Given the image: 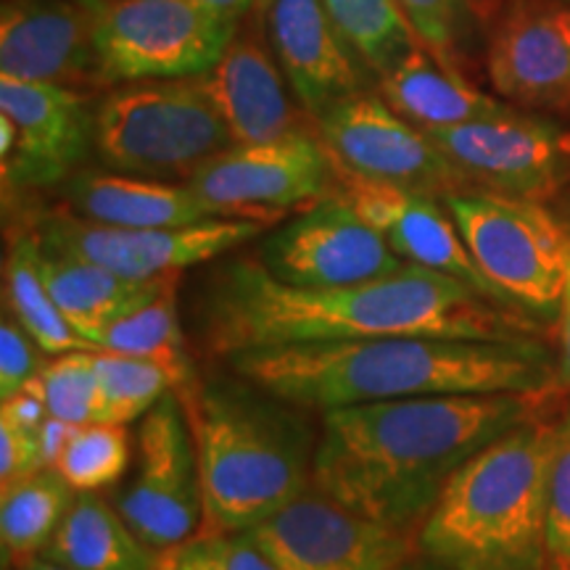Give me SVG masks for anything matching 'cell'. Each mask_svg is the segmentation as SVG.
Segmentation results:
<instances>
[{"label": "cell", "instance_id": "obj_36", "mask_svg": "<svg viewBox=\"0 0 570 570\" xmlns=\"http://www.w3.org/2000/svg\"><path fill=\"white\" fill-rule=\"evenodd\" d=\"M38 344L13 317L0 323V399H9L30 386L40 373Z\"/></svg>", "mask_w": 570, "mask_h": 570}, {"label": "cell", "instance_id": "obj_42", "mask_svg": "<svg viewBox=\"0 0 570 570\" xmlns=\"http://www.w3.org/2000/svg\"><path fill=\"white\" fill-rule=\"evenodd\" d=\"M394 570H452V568L441 566L439 560H433V558H428V554L417 552L415 558H410L407 562H402V566L394 568Z\"/></svg>", "mask_w": 570, "mask_h": 570}, {"label": "cell", "instance_id": "obj_18", "mask_svg": "<svg viewBox=\"0 0 570 570\" xmlns=\"http://www.w3.org/2000/svg\"><path fill=\"white\" fill-rule=\"evenodd\" d=\"M267 46L312 119L327 106L367 90L373 71L331 19L323 0H259Z\"/></svg>", "mask_w": 570, "mask_h": 570}, {"label": "cell", "instance_id": "obj_6", "mask_svg": "<svg viewBox=\"0 0 570 570\" xmlns=\"http://www.w3.org/2000/svg\"><path fill=\"white\" fill-rule=\"evenodd\" d=\"M230 146L202 77L125 82L96 106V154L114 173L190 180Z\"/></svg>", "mask_w": 570, "mask_h": 570}, {"label": "cell", "instance_id": "obj_5", "mask_svg": "<svg viewBox=\"0 0 570 570\" xmlns=\"http://www.w3.org/2000/svg\"><path fill=\"white\" fill-rule=\"evenodd\" d=\"M202 470V533L252 531L312 483L302 423L252 391L196 383L177 396Z\"/></svg>", "mask_w": 570, "mask_h": 570}, {"label": "cell", "instance_id": "obj_46", "mask_svg": "<svg viewBox=\"0 0 570 570\" xmlns=\"http://www.w3.org/2000/svg\"><path fill=\"white\" fill-rule=\"evenodd\" d=\"M566 570H570V568H566Z\"/></svg>", "mask_w": 570, "mask_h": 570}, {"label": "cell", "instance_id": "obj_10", "mask_svg": "<svg viewBox=\"0 0 570 570\" xmlns=\"http://www.w3.org/2000/svg\"><path fill=\"white\" fill-rule=\"evenodd\" d=\"M265 219L212 217L180 227H117L77 214L42 219L38 238L48 254L82 259L135 281H169L265 233Z\"/></svg>", "mask_w": 570, "mask_h": 570}, {"label": "cell", "instance_id": "obj_35", "mask_svg": "<svg viewBox=\"0 0 570 570\" xmlns=\"http://www.w3.org/2000/svg\"><path fill=\"white\" fill-rule=\"evenodd\" d=\"M547 547L550 570L570 568V417L558 423L547 483Z\"/></svg>", "mask_w": 570, "mask_h": 570}, {"label": "cell", "instance_id": "obj_31", "mask_svg": "<svg viewBox=\"0 0 570 570\" xmlns=\"http://www.w3.org/2000/svg\"><path fill=\"white\" fill-rule=\"evenodd\" d=\"M98 389H101V420L98 423L127 425L146 417V412L173 394V377L154 362L140 356L96 348Z\"/></svg>", "mask_w": 570, "mask_h": 570}, {"label": "cell", "instance_id": "obj_22", "mask_svg": "<svg viewBox=\"0 0 570 570\" xmlns=\"http://www.w3.org/2000/svg\"><path fill=\"white\" fill-rule=\"evenodd\" d=\"M71 214L117 227H180L219 217L188 183L122 173H77L63 183Z\"/></svg>", "mask_w": 570, "mask_h": 570}, {"label": "cell", "instance_id": "obj_7", "mask_svg": "<svg viewBox=\"0 0 570 570\" xmlns=\"http://www.w3.org/2000/svg\"><path fill=\"white\" fill-rule=\"evenodd\" d=\"M444 204L499 294L533 320H558L570 256V230L558 212L483 190H460Z\"/></svg>", "mask_w": 570, "mask_h": 570}, {"label": "cell", "instance_id": "obj_41", "mask_svg": "<svg viewBox=\"0 0 570 570\" xmlns=\"http://www.w3.org/2000/svg\"><path fill=\"white\" fill-rule=\"evenodd\" d=\"M196 3H202L204 9L219 13L223 19H230L238 24V19L246 17L252 9H256L259 0H196Z\"/></svg>", "mask_w": 570, "mask_h": 570}, {"label": "cell", "instance_id": "obj_38", "mask_svg": "<svg viewBox=\"0 0 570 570\" xmlns=\"http://www.w3.org/2000/svg\"><path fill=\"white\" fill-rule=\"evenodd\" d=\"M46 402H42L32 389H24L19 391V394L3 399V407H0V420H6V423L17 428H24V431H38V428L46 423Z\"/></svg>", "mask_w": 570, "mask_h": 570}, {"label": "cell", "instance_id": "obj_29", "mask_svg": "<svg viewBox=\"0 0 570 570\" xmlns=\"http://www.w3.org/2000/svg\"><path fill=\"white\" fill-rule=\"evenodd\" d=\"M331 19L375 77H383L417 46L407 13L396 0H323Z\"/></svg>", "mask_w": 570, "mask_h": 570}, {"label": "cell", "instance_id": "obj_16", "mask_svg": "<svg viewBox=\"0 0 570 570\" xmlns=\"http://www.w3.org/2000/svg\"><path fill=\"white\" fill-rule=\"evenodd\" d=\"M262 265L294 285H352L402 269L394 248L341 194L306 206L262 244Z\"/></svg>", "mask_w": 570, "mask_h": 570}, {"label": "cell", "instance_id": "obj_24", "mask_svg": "<svg viewBox=\"0 0 570 570\" xmlns=\"http://www.w3.org/2000/svg\"><path fill=\"white\" fill-rule=\"evenodd\" d=\"M40 267L61 315L92 348H96V338L111 323L130 315L138 306L159 296L164 288L177 283V277L135 281V277L117 275L106 267L90 265V262L48 254L46 248H42Z\"/></svg>", "mask_w": 570, "mask_h": 570}, {"label": "cell", "instance_id": "obj_21", "mask_svg": "<svg viewBox=\"0 0 570 570\" xmlns=\"http://www.w3.org/2000/svg\"><path fill=\"white\" fill-rule=\"evenodd\" d=\"M198 77L235 146L267 142L298 130L281 63L273 48L262 46L252 32H235L217 63Z\"/></svg>", "mask_w": 570, "mask_h": 570}, {"label": "cell", "instance_id": "obj_26", "mask_svg": "<svg viewBox=\"0 0 570 570\" xmlns=\"http://www.w3.org/2000/svg\"><path fill=\"white\" fill-rule=\"evenodd\" d=\"M96 348L140 356V360L164 367L173 377V391L177 396L196 386L194 362H190L180 317H177V283L106 327L96 338Z\"/></svg>", "mask_w": 570, "mask_h": 570}, {"label": "cell", "instance_id": "obj_20", "mask_svg": "<svg viewBox=\"0 0 570 570\" xmlns=\"http://www.w3.org/2000/svg\"><path fill=\"white\" fill-rule=\"evenodd\" d=\"M0 75L75 90L106 85L92 42V9L75 0H3Z\"/></svg>", "mask_w": 570, "mask_h": 570}, {"label": "cell", "instance_id": "obj_17", "mask_svg": "<svg viewBox=\"0 0 570 570\" xmlns=\"http://www.w3.org/2000/svg\"><path fill=\"white\" fill-rule=\"evenodd\" d=\"M487 75L502 101L570 109V0H504L487 38Z\"/></svg>", "mask_w": 570, "mask_h": 570}, {"label": "cell", "instance_id": "obj_39", "mask_svg": "<svg viewBox=\"0 0 570 570\" xmlns=\"http://www.w3.org/2000/svg\"><path fill=\"white\" fill-rule=\"evenodd\" d=\"M75 423H67V420H59L53 415L46 417V423L38 428V439H40V449H42V458H46L48 468H53V462L59 460V454L67 449V444L71 441V436L77 433Z\"/></svg>", "mask_w": 570, "mask_h": 570}, {"label": "cell", "instance_id": "obj_32", "mask_svg": "<svg viewBox=\"0 0 570 570\" xmlns=\"http://www.w3.org/2000/svg\"><path fill=\"white\" fill-rule=\"evenodd\" d=\"M132 444L125 425L90 423L80 425L67 449L53 462V470L77 494L101 491L122 479L130 465Z\"/></svg>", "mask_w": 570, "mask_h": 570}, {"label": "cell", "instance_id": "obj_2", "mask_svg": "<svg viewBox=\"0 0 570 570\" xmlns=\"http://www.w3.org/2000/svg\"><path fill=\"white\" fill-rule=\"evenodd\" d=\"M537 394H441L323 412L312 483L377 523L423 525L470 458L512 428L541 417Z\"/></svg>", "mask_w": 570, "mask_h": 570}, {"label": "cell", "instance_id": "obj_1", "mask_svg": "<svg viewBox=\"0 0 570 570\" xmlns=\"http://www.w3.org/2000/svg\"><path fill=\"white\" fill-rule=\"evenodd\" d=\"M537 323L465 281L417 265L352 285H294L262 259H235L214 273L202 304L206 348L227 360L383 336L525 341L537 336Z\"/></svg>", "mask_w": 570, "mask_h": 570}, {"label": "cell", "instance_id": "obj_13", "mask_svg": "<svg viewBox=\"0 0 570 570\" xmlns=\"http://www.w3.org/2000/svg\"><path fill=\"white\" fill-rule=\"evenodd\" d=\"M246 533L277 570H394L420 552L412 531L360 515L315 483Z\"/></svg>", "mask_w": 570, "mask_h": 570}, {"label": "cell", "instance_id": "obj_40", "mask_svg": "<svg viewBox=\"0 0 570 570\" xmlns=\"http://www.w3.org/2000/svg\"><path fill=\"white\" fill-rule=\"evenodd\" d=\"M560 352H558V386L570 389V256H568V275H566V291H562L560 302Z\"/></svg>", "mask_w": 570, "mask_h": 570}, {"label": "cell", "instance_id": "obj_45", "mask_svg": "<svg viewBox=\"0 0 570 570\" xmlns=\"http://www.w3.org/2000/svg\"><path fill=\"white\" fill-rule=\"evenodd\" d=\"M75 3H80V6H85V9H96L98 3H101V0H75Z\"/></svg>", "mask_w": 570, "mask_h": 570}, {"label": "cell", "instance_id": "obj_30", "mask_svg": "<svg viewBox=\"0 0 570 570\" xmlns=\"http://www.w3.org/2000/svg\"><path fill=\"white\" fill-rule=\"evenodd\" d=\"M407 13L420 42L462 69V59L479 40L489 38L504 0H396Z\"/></svg>", "mask_w": 570, "mask_h": 570}, {"label": "cell", "instance_id": "obj_23", "mask_svg": "<svg viewBox=\"0 0 570 570\" xmlns=\"http://www.w3.org/2000/svg\"><path fill=\"white\" fill-rule=\"evenodd\" d=\"M377 90L391 109L425 132L475 122L510 109L508 101L475 88L465 71L439 59L423 42H417L394 69L377 77Z\"/></svg>", "mask_w": 570, "mask_h": 570}, {"label": "cell", "instance_id": "obj_44", "mask_svg": "<svg viewBox=\"0 0 570 570\" xmlns=\"http://www.w3.org/2000/svg\"><path fill=\"white\" fill-rule=\"evenodd\" d=\"M554 212H558V217L568 225V230H570V188L566 190V194L558 196V209Z\"/></svg>", "mask_w": 570, "mask_h": 570}, {"label": "cell", "instance_id": "obj_19", "mask_svg": "<svg viewBox=\"0 0 570 570\" xmlns=\"http://www.w3.org/2000/svg\"><path fill=\"white\" fill-rule=\"evenodd\" d=\"M338 194L386 238L402 262L452 275L499 304L515 306L508 296L499 294L475 265L452 212L441 198L346 175H338Z\"/></svg>", "mask_w": 570, "mask_h": 570}, {"label": "cell", "instance_id": "obj_43", "mask_svg": "<svg viewBox=\"0 0 570 570\" xmlns=\"http://www.w3.org/2000/svg\"><path fill=\"white\" fill-rule=\"evenodd\" d=\"M19 570H71V568H63V566H59V562H51L46 558H35L30 562H24Z\"/></svg>", "mask_w": 570, "mask_h": 570}, {"label": "cell", "instance_id": "obj_33", "mask_svg": "<svg viewBox=\"0 0 570 570\" xmlns=\"http://www.w3.org/2000/svg\"><path fill=\"white\" fill-rule=\"evenodd\" d=\"M27 389H32L46 402L48 415L75 425H90L101 420L96 348L53 354V360L40 367Z\"/></svg>", "mask_w": 570, "mask_h": 570}, {"label": "cell", "instance_id": "obj_14", "mask_svg": "<svg viewBox=\"0 0 570 570\" xmlns=\"http://www.w3.org/2000/svg\"><path fill=\"white\" fill-rule=\"evenodd\" d=\"M119 512L156 554L175 550L204 529L196 441L175 391L142 417L138 473L119 499Z\"/></svg>", "mask_w": 570, "mask_h": 570}, {"label": "cell", "instance_id": "obj_28", "mask_svg": "<svg viewBox=\"0 0 570 570\" xmlns=\"http://www.w3.org/2000/svg\"><path fill=\"white\" fill-rule=\"evenodd\" d=\"M42 244L38 233L21 235L13 240L6 256V302L11 306V317L30 333V338L46 354H67L77 348H92L80 333L67 323L59 304L53 302L42 277Z\"/></svg>", "mask_w": 570, "mask_h": 570}, {"label": "cell", "instance_id": "obj_8", "mask_svg": "<svg viewBox=\"0 0 570 570\" xmlns=\"http://www.w3.org/2000/svg\"><path fill=\"white\" fill-rule=\"evenodd\" d=\"M235 32V21L196 0H101L92 9V42L106 85L204 75Z\"/></svg>", "mask_w": 570, "mask_h": 570}, {"label": "cell", "instance_id": "obj_4", "mask_svg": "<svg viewBox=\"0 0 570 570\" xmlns=\"http://www.w3.org/2000/svg\"><path fill=\"white\" fill-rule=\"evenodd\" d=\"M558 425L512 428L449 479L417 550L452 570H550L547 483Z\"/></svg>", "mask_w": 570, "mask_h": 570}, {"label": "cell", "instance_id": "obj_11", "mask_svg": "<svg viewBox=\"0 0 570 570\" xmlns=\"http://www.w3.org/2000/svg\"><path fill=\"white\" fill-rule=\"evenodd\" d=\"M468 190L547 204L570 188V130L518 109L433 130Z\"/></svg>", "mask_w": 570, "mask_h": 570}, {"label": "cell", "instance_id": "obj_25", "mask_svg": "<svg viewBox=\"0 0 570 570\" xmlns=\"http://www.w3.org/2000/svg\"><path fill=\"white\" fill-rule=\"evenodd\" d=\"M40 558L71 570H154L156 552L148 550L125 515L96 491L75 497L59 531Z\"/></svg>", "mask_w": 570, "mask_h": 570}, {"label": "cell", "instance_id": "obj_37", "mask_svg": "<svg viewBox=\"0 0 570 570\" xmlns=\"http://www.w3.org/2000/svg\"><path fill=\"white\" fill-rule=\"evenodd\" d=\"M46 468L38 431H24L0 420V491L32 479Z\"/></svg>", "mask_w": 570, "mask_h": 570}, {"label": "cell", "instance_id": "obj_34", "mask_svg": "<svg viewBox=\"0 0 570 570\" xmlns=\"http://www.w3.org/2000/svg\"><path fill=\"white\" fill-rule=\"evenodd\" d=\"M154 570H277L246 531L198 533L175 550L156 554Z\"/></svg>", "mask_w": 570, "mask_h": 570}, {"label": "cell", "instance_id": "obj_27", "mask_svg": "<svg viewBox=\"0 0 570 570\" xmlns=\"http://www.w3.org/2000/svg\"><path fill=\"white\" fill-rule=\"evenodd\" d=\"M77 491L53 468L0 491V547L6 566L21 568L40 558L59 531Z\"/></svg>", "mask_w": 570, "mask_h": 570}, {"label": "cell", "instance_id": "obj_15", "mask_svg": "<svg viewBox=\"0 0 570 570\" xmlns=\"http://www.w3.org/2000/svg\"><path fill=\"white\" fill-rule=\"evenodd\" d=\"M96 151V109L82 90L0 75V169L6 190L67 183Z\"/></svg>", "mask_w": 570, "mask_h": 570}, {"label": "cell", "instance_id": "obj_12", "mask_svg": "<svg viewBox=\"0 0 570 570\" xmlns=\"http://www.w3.org/2000/svg\"><path fill=\"white\" fill-rule=\"evenodd\" d=\"M219 217L269 219L333 196L338 169L323 140L304 130L230 146L185 180Z\"/></svg>", "mask_w": 570, "mask_h": 570}, {"label": "cell", "instance_id": "obj_3", "mask_svg": "<svg viewBox=\"0 0 570 570\" xmlns=\"http://www.w3.org/2000/svg\"><path fill=\"white\" fill-rule=\"evenodd\" d=\"M230 365L262 394L320 412L441 394H537L558 386V360L539 344L383 336L240 352Z\"/></svg>", "mask_w": 570, "mask_h": 570}, {"label": "cell", "instance_id": "obj_9", "mask_svg": "<svg viewBox=\"0 0 570 570\" xmlns=\"http://www.w3.org/2000/svg\"><path fill=\"white\" fill-rule=\"evenodd\" d=\"M317 138L338 175L415 194L446 196L468 190L454 164L423 127L391 109L381 92H354L315 117Z\"/></svg>", "mask_w": 570, "mask_h": 570}]
</instances>
